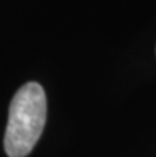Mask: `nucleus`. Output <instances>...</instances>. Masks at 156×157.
Returning <instances> with one entry per match:
<instances>
[{"instance_id":"obj_1","label":"nucleus","mask_w":156,"mask_h":157,"mask_svg":"<svg viewBox=\"0 0 156 157\" xmlns=\"http://www.w3.org/2000/svg\"><path fill=\"white\" fill-rule=\"evenodd\" d=\"M46 122V95L38 82H27L14 94L5 132L8 157H26L43 132Z\"/></svg>"}]
</instances>
